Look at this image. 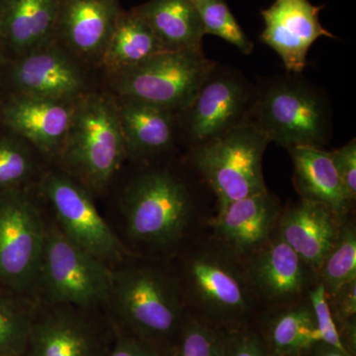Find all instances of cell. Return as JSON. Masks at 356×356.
I'll return each instance as SVG.
<instances>
[{"instance_id": "ffe728a7", "label": "cell", "mask_w": 356, "mask_h": 356, "mask_svg": "<svg viewBox=\"0 0 356 356\" xmlns=\"http://www.w3.org/2000/svg\"><path fill=\"white\" fill-rule=\"evenodd\" d=\"M127 156L153 161L177 145L175 114L153 105L119 97L116 102Z\"/></svg>"}, {"instance_id": "7402d4cb", "label": "cell", "mask_w": 356, "mask_h": 356, "mask_svg": "<svg viewBox=\"0 0 356 356\" xmlns=\"http://www.w3.org/2000/svg\"><path fill=\"white\" fill-rule=\"evenodd\" d=\"M60 0H0V33L20 57L55 41Z\"/></svg>"}, {"instance_id": "d4e9b609", "label": "cell", "mask_w": 356, "mask_h": 356, "mask_svg": "<svg viewBox=\"0 0 356 356\" xmlns=\"http://www.w3.org/2000/svg\"><path fill=\"white\" fill-rule=\"evenodd\" d=\"M269 341L276 356L299 355L321 341L309 300L273 318L269 327Z\"/></svg>"}, {"instance_id": "ba28073f", "label": "cell", "mask_w": 356, "mask_h": 356, "mask_svg": "<svg viewBox=\"0 0 356 356\" xmlns=\"http://www.w3.org/2000/svg\"><path fill=\"white\" fill-rule=\"evenodd\" d=\"M217 62L203 51L165 50L114 74L119 97L177 114L196 95Z\"/></svg>"}, {"instance_id": "e0dca14e", "label": "cell", "mask_w": 356, "mask_h": 356, "mask_svg": "<svg viewBox=\"0 0 356 356\" xmlns=\"http://www.w3.org/2000/svg\"><path fill=\"white\" fill-rule=\"evenodd\" d=\"M277 224L278 236L317 275L343 222L324 204L300 198L281 211Z\"/></svg>"}, {"instance_id": "8d00e7d4", "label": "cell", "mask_w": 356, "mask_h": 356, "mask_svg": "<svg viewBox=\"0 0 356 356\" xmlns=\"http://www.w3.org/2000/svg\"><path fill=\"white\" fill-rule=\"evenodd\" d=\"M2 43H4V41L2 39L1 33H0V51H1Z\"/></svg>"}, {"instance_id": "603a6c76", "label": "cell", "mask_w": 356, "mask_h": 356, "mask_svg": "<svg viewBox=\"0 0 356 356\" xmlns=\"http://www.w3.org/2000/svg\"><path fill=\"white\" fill-rule=\"evenodd\" d=\"M135 8L165 50L203 51L205 33L191 0H149Z\"/></svg>"}, {"instance_id": "7a4b0ae2", "label": "cell", "mask_w": 356, "mask_h": 356, "mask_svg": "<svg viewBox=\"0 0 356 356\" xmlns=\"http://www.w3.org/2000/svg\"><path fill=\"white\" fill-rule=\"evenodd\" d=\"M252 121L269 143L324 149L332 137V107L327 91L302 74L285 72L255 83Z\"/></svg>"}, {"instance_id": "5b68a950", "label": "cell", "mask_w": 356, "mask_h": 356, "mask_svg": "<svg viewBox=\"0 0 356 356\" xmlns=\"http://www.w3.org/2000/svg\"><path fill=\"white\" fill-rule=\"evenodd\" d=\"M268 144L252 120L187 152L185 158L212 192L218 209L267 191L262 159Z\"/></svg>"}, {"instance_id": "9a60e30c", "label": "cell", "mask_w": 356, "mask_h": 356, "mask_svg": "<svg viewBox=\"0 0 356 356\" xmlns=\"http://www.w3.org/2000/svg\"><path fill=\"white\" fill-rule=\"evenodd\" d=\"M121 13L120 0H60L55 41L79 57L99 60Z\"/></svg>"}, {"instance_id": "e575fe53", "label": "cell", "mask_w": 356, "mask_h": 356, "mask_svg": "<svg viewBox=\"0 0 356 356\" xmlns=\"http://www.w3.org/2000/svg\"><path fill=\"white\" fill-rule=\"evenodd\" d=\"M107 356H159L153 346L137 337L121 336Z\"/></svg>"}, {"instance_id": "6da1fadb", "label": "cell", "mask_w": 356, "mask_h": 356, "mask_svg": "<svg viewBox=\"0 0 356 356\" xmlns=\"http://www.w3.org/2000/svg\"><path fill=\"white\" fill-rule=\"evenodd\" d=\"M206 188L200 175L192 180L170 163L147 166L124 191L122 212L128 235L149 248L175 245L191 226Z\"/></svg>"}, {"instance_id": "52a82bcc", "label": "cell", "mask_w": 356, "mask_h": 356, "mask_svg": "<svg viewBox=\"0 0 356 356\" xmlns=\"http://www.w3.org/2000/svg\"><path fill=\"white\" fill-rule=\"evenodd\" d=\"M110 284L105 262L72 243L57 225L47 226L35 288L50 305L91 310L108 303Z\"/></svg>"}, {"instance_id": "9c48e42d", "label": "cell", "mask_w": 356, "mask_h": 356, "mask_svg": "<svg viewBox=\"0 0 356 356\" xmlns=\"http://www.w3.org/2000/svg\"><path fill=\"white\" fill-rule=\"evenodd\" d=\"M47 225L24 192L0 194V284L18 292L36 287Z\"/></svg>"}, {"instance_id": "4fadbf2b", "label": "cell", "mask_w": 356, "mask_h": 356, "mask_svg": "<svg viewBox=\"0 0 356 356\" xmlns=\"http://www.w3.org/2000/svg\"><path fill=\"white\" fill-rule=\"evenodd\" d=\"M69 51L53 41L20 57L13 81L19 95L74 102L84 95L86 76Z\"/></svg>"}, {"instance_id": "30bf717a", "label": "cell", "mask_w": 356, "mask_h": 356, "mask_svg": "<svg viewBox=\"0 0 356 356\" xmlns=\"http://www.w3.org/2000/svg\"><path fill=\"white\" fill-rule=\"evenodd\" d=\"M41 191L57 218L58 229L67 238L103 262L120 261L128 254L118 236L102 217L88 188L63 172H50Z\"/></svg>"}, {"instance_id": "4316f807", "label": "cell", "mask_w": 356, "mask_h": 356, "mask_svg": "<svg viewBox=\"0 0 356 356\" xmlns=\"http://www.w3.org/2000/svg\"><path fill=\"white\" fill-rule=\"evenodd\" d=\"M205 35L219 37L236 47L243 55H250L254 44L238 24L226 0H191Z\"/></svg>"}, {"instance_id": "5bb4252c", "label": "cell", "mask_w": 356, "mask_h": 356, "mask_svg": "<svg viewBox=\"0 0 356 356\" xmlns=\"http://www.w3.org/2000/svg\"><path fill=\"white\" fill-rule=\"evenodd\" d=\"M281 211L278 198L266 191L218 208L211 226L225 250L250 257L273 236Z\"/></svg>"}, {"instance_id": "7c38bea8", "label": "cell", "mask_w": 356, "mask_h": 356, "mask_svg": "<svg viewBox=\"0 0 356 356\" xmlns=\"http://www.w3.org/2000/svg\"><path fill=\"white\" fill-rule=\"evenodd\" d=\"M323 8L309 0H275L261 11V41L280 56L286 72L302 74L313 44L321 37L337 38L321 23Z\"/></svg>"}, {"instance_id": "44dd1931", "label": "cell", "mask_w": 356, "mask_h": 356, "mask_svg": "<svg viewBox=\"0 0 356 356\" xmlns=\"http://www.w3.org/2000/svg\"><path fill=\"white\" fill-rule=\"evenodd\" d=\"M294 166L295 188L300 197L324 204L341 222H344L353 207L330 152L314 147H294L288 149Z\"/></svg>"}, {"instance_id": "2e32d148", "label": "cell", "mask_w": 356, "mask_h": 356, "mask_svg": "<svg viewBox=\"0 0 356 356\" xmlns=\"http://www.w3.org/2000/svg\"><path fill=\"white\" fill-rule=\"evenodd\" d=\"M248 259L245 270L248 284L252 291L273 303L298 299L313 274L278 235L271 236Z\"/></svg>"}, {"instance_id": "cb8c5ba5", "label": "cell", "mask_w": 356, "mask_h": 356, "mask_svg": "<svg viewBox=\"0 0 356 356\" xmlns=\"http://www.w3.org/2000/svg\"><path fill=\"white\" fill-rule=\"evenodd\" d=\"M161 51L165 49L151 26L133 8L122 10L98 62L114 76Z\"/></svg>"}, {"instance_id": "f546056e", "label": "cell", "mask_w": 356, "mask_h": 356, "mask_svg": "<svg viewBox=\"0 0 356 356\" xmlns=\"http://www.w3.org/2000/svg\"><path fill=\"white\" fill-rule=\"evenodd\" d=\"M33 170L34 159L24 144L13 139L0 140V189L17 186Z\"/></svg>"}, {"instance_id": "4dcf8cb0", "label": "cell", "mask_w": 356, "mask_h": 356, "mask_svg": "<svg viewBox=\"0 0 356 356\" xmlns=\"http://www.w3.org/2000/svg\"><path fill=\"white\" fill-rule=\"evenodd\" d=\"M308 300L315 317L321 341L351 355L339 336V327L332 316L324 285L318 282L314 288L309 290Z\"/></svg>"}, {"instance_id": "484cf974", "label": "cell", "mask_w": 356, "mask_h": 356, "mask_svg": "<svg viewBox=\"0 0 356 356\" xmlns=\"http://www.w3.org/2000/svg\"><path fill=\"white\" fill-rule=\"evenodd\" d=\"M327 296L356 280V231L353 222H343L341 231L317 274Z\"/></svg>"}, {"instance_id": "83f0119b", "label": "cell", "mask_w": 356, "mask_h": 356, "mask_svg": "<svg viewBox=\"0 0 356 356\" xmlns=\"http://www.w3.org/2000/svg\"><path fill=\"white\" fill-rule=\"evenodd\" d=\"M32 322L17 304L0 297V356L24 355Z\"/></svg>"}, {"instance_id": "d6a6232c", "label": "cell", "mask_w": 356, "mask_h": 356, "mask_svg": "<svg viewBox=\"0 0 356 356\" xmlns=\"http://www.w3.org/2000/svg\"><path fill=\"white\" fill-rule=\"evenodd\" d=\"M332 316L341 330L355 325L356 280L346 283L336 292L327 296ZM339 330V332L341 331Z\"/></svg>"}, {"instance_id": "1f68e13d", "label": "cell", "mask_w": 356, "mask_h": 356, "mask_svg": "<svg viewBox=\"0 0 356 356\" xmlns=\"http://www.w3.org/2000/svg\"><path fill=\"white\" fill-rule=\"evenodd\" d=\"M337 175L351 201L356 199V140L330 152Z\"/></svg>"}, {"instance_id": "d6986e66", "label": "cell", "mask_w": 356, "mask_h": 356, "mask_svg": "<svg viewBox=\"0 0 356 356\" xmlns=\"http://www.w3.org/2000/svg\"><path fill=\"white\" fill-rule=\"evenodd\" d=\"M83 312L53 306L33 320L25 353L29 356H100L97 337Z\"/></svg>"}, {"instance_id": "8992f818", "label": "cell", "mask_w": 356, "mask_h": 356, "mask_svg": "<svg viewBox=\"0 0 356 356\" xmlns=\"http://www.w3.org/2000/svg\"><path fill=\"white\" fill-rule=\"evenodd\" d=\"M255 99L254 83L241 70L217 62L192 102L175 114L177 144L187 153L252 121Z\"/></svg>"}, {"instance_id": "ac0fdd59", "label": "cell", "mask_w": 356, "mask_h": 356, "mask_svg": "<svg viewBox=\"0 0 356 356\" xmlns=\"http://www.w3.org/2000/svg\"><path fill=\"white\" fill-rule=\"evenodd\" d=\"M74 103L18 95L6 103L2 120L41 153L56 156L69 130Z\"/></svg>"}, {"instance_id": "8fae6325", "label": "cell", "mask_w": 356, "mask_h": 356, "mask_svg": "<svg viewBox=\"0 0 356 356\" xmlns=\"http://www.w3.org/2000/svg\"><path fill=\"white\" fill-rule=\"evenodd\" d=\"M227 250H202L185 262L184 285L194 303L209 317L231 322L252 310V288Z\"/></svg>"}, {"instance_id": "277c9868", "label": "cell", "mask_w": 356, "mask_h": 356, "mask_svg": "<svg viewBox=\"0 0 356 356\" xmlns=\"http://www.w3.org/2000/svg\"><path fill=\"white\" fill-rule=\"evenodd\" d=\"M107 304L144 341L168 339L184 323L179 282L158 267L132 264L111 271Z\"/></svg>"}, {"instance_id": "f1b7e54d", "label": "cell", "mask_w": 356, "mask_h": 356, "mask_svg": "<svg viewBox=\"0 0 356 356\" xmlns=\"http://www.w3.org/2000/svg\"><path fill=\"white\" fill-rule=\"evenodd\" d=\"M175 356H226V339L212 327L191 318L182 325Z\"/></svg>"}, {"instance_id": "d590c367", "label": "cell", "mask_w": 356, "mask_h": 356, "mask_svg": "<svg viewBox=\"0 0 356 356\" xmlns=\"http://www.w3.org/2000/svg\"><path fill=\"white\" fill-rule=\"evenodd\" d=\"M310 350H312V356H351L322 341L314 344Z\"/></svg>"}, {"instance_id": "836d02e7", "label": "cell", "mask_w": 356, "mask_h": 356, "mask_svg": "<svg viewBox=\"0 0 356 356\" xmlns=\"http://www.w3.org/2000/svg\"><path fill=\"white\" fill-rule=\"evenodd\" d=\"M226 356H266V351L257 334L241 332L226 339Z\"/></svg>"}, {"instance_id": "3957f363", "label": "cell", "mask_w": 356, "mask_h": 356, "mask_svg": "<svg viewBox=\"0 0 356 356\" xmlns=\"http://www.w3.org/2000/svg\"><path fill=\"white\" fill-rule=\"evenodd\" d=\"M58 156L84 187L106 188L127 156L116 102L98 93L77 98Z\"/></svg>"}]
</instances>
